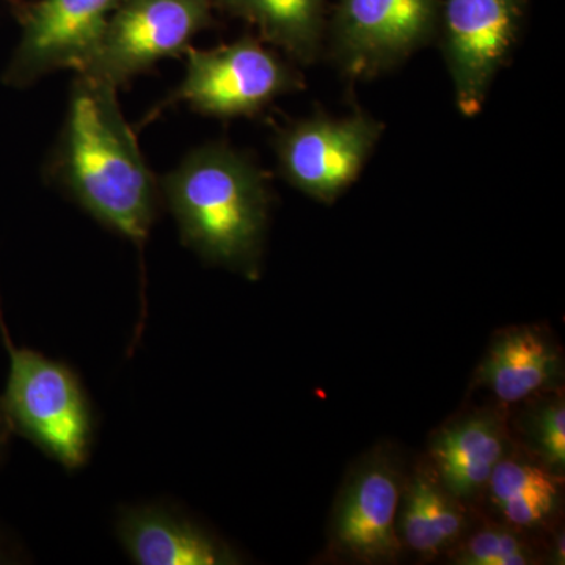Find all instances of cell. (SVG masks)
<instances>
[{
	"label": "cell",
	"instance_id": "1",
	"mask_svg": "<svg viewBox=\"0 0 565 565\" xmlns=\"http://www.w3.org/2000/svg\"><path fill=\"white\" fill-rule=\"evenodd\" d=\"M58 174L92 217L143 245L159 188L118 106L117 87L77 74L58 150Z\"/></svg>",
	"mask_w": 565,
	"mask_h": 565
},
{
	"label": "cell",
	"instance_id": "2",
	"mask_svg": "<svg viewBox=\"0 0 565 565\" xmlns=\"http://www.w3.org/2000/svg\"><path fill=\"white\" fill-rule=\"evenodd\" d=\"M181 241L215 266L258 277L269 189L255 162L222 143L203 145L159 181Z\"/></svg>",
	"mask_w": 565,
	"mask_h": 565
},
{
	"label": "cell",
	"instance_id": "3",
	"mask_svg": "<svg viewBox=\"0 0 565 565\" xmlns=\"http://www.w3.org/2000/svg\"><path fill=\"white\" fill-rule=\"evenodd\" d=\"M0 337L9 353V375L0 396L13 434L21 435L66 470L90 456L95 422L79 379L66 364L18 348L0 311Z\"/></svg>",
	"mask_w": 565,
	"mask_h": 565
},
{
	"label": "cell",
	"instance_id": "4",
	"mask_svg": "<svg viewBox=\"0 0 565 565\" xmlns=\"http://www.w3.org/2000/svg\"><path fill=\"white\" fill-rule=\"evenodd\" d=\"M211 10V0H122L77 74L118 87L191 50L192 40L210 28Z\"/></svg>",
	"mask_w": 565,
	"mask_h": 565
},
{
	"label": "cell",
	"instance_id": "5",
	"mask_svg": "<svg viewBox=\"0 0 565 565\" xmlns=\"http://www.w3.org/2000/svg\"><path fill=\"white\" fill-rule=\"evenodd\" d=\"M441 0H338L330 55L349 79H371L437 40Z\"/></svg>",
	"mask_w": 565,
	"mask_h": 565
},
{
	"label": "cell",
	"instance_id": "6",
	"mask_svg": "<svg viewBox=\"0 0 565 565\" xmlns=\"http://www.w3.org/2000/svg\"><path fill=\"white\" fill-rule=\"evenodd\" d=\"M302 85L291 65L258 40L244 36L214 50H189L177 98L210 117H250Z\"/></svg>",
	"mask_w": 565,
	"mask_h": 565
},
{
	"label": "cell",
	"instance_id": "7",
	"mask_svg": "<svg viewBox=\"0 0 565 565\" xmlns=\"http://www.w3.org/2000/svg\"><path fill=\"white\" fill-rule=\"evenodd\" d=\"M527 0H441L437 40L455 87L456 106L475 117L498 71L519 41Z\"/></svg>",
	"mask_w": 565,
	"mask_h": 565
},
{
	"label": "cell",
	"instance_id": "8",
	"mask_svg": "<svg viewBox=\"0 0 565 565\" xmlns=\"http://www.w3.org/2000/svg\"><path fill=\"white\" fill-rule=\"evenodd\" d=\"M382 132L384 125L363 111L344 118L313 115L275 136L278 170L305 195L333 203L360 177Z\"/></svg>",
	"mask_w": 565,
	"mask_h": 565
},
{
	"label": "cell",
	"instance_id": "9",
	"mask_svg": "<svg viewBox=\"0 0 565 565\" xmlns=\"http://www.w3.org/2000/svg\"><path fill=\"white\" fill-rule=\"evenodd\" d=\"M122 0H40L25 13L7 84L24 87L52 71H79Z\"/></svg>",
	"mask_w": 565,
	"mask_h": 565
},
{
	"label": "cell",
	"instance_id": "10",
	"mask_svg": "<svg viewBox=\"0 0 565 565\" xmlns=\"http://www.w3.org/2000/svg\"><path fill=\"white\" fill-rule=\"evenodd\" d=\"M117 537L139 565L236 564L228 545L177 511L163 504H139L122 509Z\"/></svg>",
	"mask_w": 565,
	"mask_h": 565
},
{
	"label": "cell",
	"instance_id": "11",
	"mask_svg": "<svg viewBox=\"0 0 565 565\" xmlns=\"http://www.w3.org/2000/svg\"><path fill=\"white\" fill-rule=\"evenodd\" d=\"M401 484L384 460L364 465L351 482L334 516L338 545L359 561L392 559L399 552L396 515Z\"/></svg>",
	"mask_w": 565,
	"mask_h": 565
},
{
	"label": "cell",
	"instance_id": "12",
	"mask_svg": "<svg viewBox=\"0 0 565 565\" xmlns=\"http://www.w3.org/2000/svg\"><path fill=\"white\" fill-rule=\"evenodd\" d=\"M503 424L494 415L468 416L435 438L434 462L448 492L471 498L489 482L504 457Z\"/></svg>",
	"mask_w": 565,
	"mask_h": 565
},
{
	"label": "cell",
	"instance_id": "13",
	"mask_svg": "<svg viewBox=\"0 0 565 565\" xmlns=\"http://www.w3.org/2000/svg\"><path fill=\"white\" fill-rule=\"evenodd\" d=\"M559 371V359L544 334L515 329L501 334L478 370L482 385L498 399L515 404L548 388Z\"/></svg>",
	"mask_w": 565,
	"mask_h": 565
},
{
	"label": "cell",
	"instance_id": "14",
	"mask_svg": "<svg viewBox=\"0 0 565 565\" xmlns=\"http://www.w3.org/2000/svg\"><path fill=\"white\" fill-rule=\"evenodd\" d=\"M233 17L250 22L267 43L300 63L321 54L327 0H217Z\"/></svg>",
	"mask_w": 565,
	"mask_h": 565
},
{
	"label": "cell",
	"instance_id": "15",
	"mask_svg": "<svg viewBox=\"0 0 565 565\" xmlns=\"http://www.w3.org/2000/svg\"><path fill=\"white\" fill-rule=\"evenodd\" d=\"M487 486L498 511L515 527L541 525L559 501L557 476L530 460L503 457Z\"/></svg>",
	"mask_w": 565,
	"mask_h": 565
},
{
	"label": "cell",
	"instance_id": "16",
	"mask_svg": "<svg viewBox=\"0 0 565 565\" xmlns=\"http://www.w3.org/2000/svg\"><path fill=\"white\" fill-rule=\"evenodd\" d=\"M465 565H526L531 563L527 546L503 527H487L476 533L457 556Z\"/></svg>",
	"mask_w": 565,
	"mask_h": 565
},
{
	"label": "cell",
	"instance_id": "17",
	"mask_svg": "<svg viewBox=\"0 0 565 565\" xmlns=\"http://www.w3.org/2000/svg\"><path fill=\"white\" fill-rule=\"evenodd\" d=\"M527 434L541 459L563 471L565 465V404L563 397L542 404L527 419Z\"/></svg>",
	"mask_w": 565,
	"mask_h": 565
},
{
	"label": "cell",
	"instance_id": "18",
	"mask_svg": "<svg viewBox=\"0 0 565 565\" xmlns=\"http://www.w3.org/2000/svg\"><path fill=\"white\" fill-rule=\"evenodd\" d=\"M22 557L24 555H22L20 546L11 541L10 535L0 531V564L22 563Z\"/></svg>",
	"mask_w": 565,
	"mask_h": 565
},
{
	"label": "cell",
	"instance_id": "19",
	"mask_svg": "<svg viewBox=\"0 0 565 565\" xmlns=\"http://www.w3.org/2000/svg\"><path fill=\"white\" fill-rule=\"evenodd\" d=\"M13 435L9 419H7L6 412H3L2 404H0V462L6 457L7 448L10 445V438Z\"/></svg>",
	"mask_w": 565,
	"mask_h": 565
},
{
	"label": "cell",
	"instance_id": "20",
	"mask_svg": "<svg viewBox=\"0 0 565 565\" xmlns=\"http://www.w3.org/2000/svg\"><path fill=\"white\" fill-rule=\"evenodd\" d=\"M565 548H564V534L557 535L555 544V563L564 564Z\"/></svg>",
	"mask_w": 565,
	"mask_h": 565
}]
</instances>
